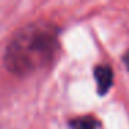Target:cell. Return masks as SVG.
Instances as JSON below:
<instances>
[{
  "label": "cell",
  "mask_w": 129,
  "mask_h": 129,
  "mask_svg": "<svg viewBox=\"0 0 129 129\" xmlns=\"http://www.w3.org/2000/svg\"><path fill=\"white\" fill-rule=\"evenodd\" d=\"M58 50L57 32L49 24L34 22L15 32L7 46L4 64L17 75H29L47 67Z\"/></svg>",
  "instance_id": "6da1fadb"
},
{
  "label": "cell",
  "mask_w": 129,
  "mask_h": 129,
  "mask_svg": "<svg viewBox=\"0 0 129 129\" xmlns=\"http://www.w3.org/2000/svg\"><path fill=\"white\" fill-rule=\"evenodd\" d=\"M94 78L97 82V92L100 94H106L108 92V89L112 86V74L111 67L108 65H97L94 68Z\"/></svg>",
  "instance_id": "7a4b0ae2"
},
{
  "label": "cell",
  "mask_w": 129,
  "mask_h": 129,
  "mask_svg": "<svg viewBox=\"0 0 129 129\" xmlns=\"http://www.w3.org/2000/svg\"><path fill=\"white\" fill-rule=\"evenodd\" d=\"M71 129H99L100 122L92 115H83L70 121Z\"/></svg>",
  "instance_id": "3957f363"
},
{
  "label": "cell",
  "mask_w": 129,
  "mask_h": 129,
  "mask_svg": "<svg viewBox=\"0 0 129 129\" xmlns=\"http://www.w3.org/2000/svg\"><path fill=\"white\" fill-rule=\"evenodd\" d=\"M123 62H125V65H126V68H128V71H129V50L125 53V56H123Z\"/></svg>",
  "instance_id": "277c9868"
}]
</instances>
